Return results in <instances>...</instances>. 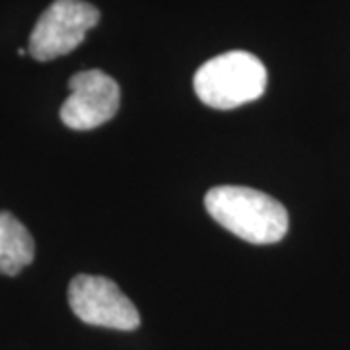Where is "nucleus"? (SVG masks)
<instances>
[{
  "mask_svg": "<svg viewBox=\"0 0 350 350\" xmlns=\"http://www.w3.org/2000/svg\"><path fill=\"white\" fill-rule=\"evenodd\" d=\"M204 208L218 224L250 243H276L286 236V208L251 187L220 185L204 195Z\"/></svg>",
  "mask_w": 350,
  "mask_h": 350,
  "instance_id": "1",
  "label": "nucleus"
},
{
  "mask_svg": "<svg viewBox=\"0 0 350 350\" xmlns=\"http://www.w3.org/2000/svg\"><path fill=\"white\" fill-rule=\"evenodd\" d=\"M193 86L204 105L222 111L236 109L265 94L267 68L247 51H230L202 64Z\"/></svg>",
  "mask_w": 350,
  "mask_h": 350,
  "instance_id": "2",
  "label": "nucleus"
},
{
  "mask_svg": "<svg viewBox=\"0 0 350 350\" xmlns=\"http://www.w3.org/2000/svg\"><path fill=\"white\" fill-rule=\"evenodd\" d=\"M100 22V10L84 0H55L39 16L27 53L41 63L75 51Z\"/></svg>",
  "mask_w": 350,
  "mask_h": 350,
  "instance_id": "3",
  "label": "nucleus"
},
{
  "mask_svg": "<svg viewBox=\"0 0 350 350\" xmlns=\"http://www.w3.org/2000/svg\"><path fill=\"white\" fill-rule=\"evenodd\" d=\"M68 304L75 315L88 325L115 331H135L140 313L111 278L78 275L68 286Z\"/></svg>",
  "mask_w": 350,
  "mask_h": 350,
  "instance_id": "4",
  "label": "nucleus"
},
{
  "mask_svg": "<svg viewBox=\"0 0 350 350\" xmlns=\"http://www.w3.org/2000/svg\"><path fill=\"white\" fill-rule=\"evenodd\" d=\"M70 96L61 107V121L72 131H92L115 117L121 88L103 70H84L70 78Z\"/></svg>",
  "mask_w": 350,
  "mask_h": 350,
  "instance_id": "5",
  "label": "nucleus"
},
{
  "mask_svg": "<svg viewBox=\"0 0 350 350\" xmlns=\"http://www.w3.org/2000/svg\"><path fill=\"white\" fill-rule=\"evenodd\" d=\"M33 255L36 243L29 230L12 213L0 211V275H18Z\"/></svg>",
  "mask_w": 350,
  "mask_h": 350,
  "instance_id": "6",
  "label": "nucleus"
}]
</instances>
